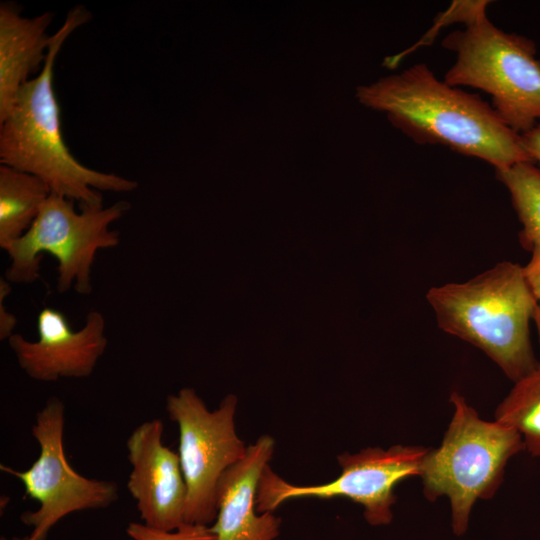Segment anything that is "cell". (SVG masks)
Instances as JSON below:
<instances>
[{
    "label": "cell",
    "instance_id": "cell-1",
    "mask_svg": "<svg viewBox=\"0 0 540 540\" xmlns=\"http://www.w3.org/2000/svg\"><path fill=\"white\" fill-rule=\"evenodd\" d=\"M356 96L364 106L384 112L419 144L446 146L495 170L533 162L521 135L505 124L491 104L438 80L424 63L359 86Z\"/></svg>",
    "mask_w": 540,
    "mask_h": 540
},
{
    "label": "cell",
    "instance_id": "cell-2",
    "mask_svg": "<svg viewBox=\"0 0 540 540\" xmlns=\"http://www.w3.org/2000/svg\"><path fill=\"white\" fill-rule=\"evenodd\" d=\"M90 19L82 5L74 6L51 35L41 71L18 91L0 121V163L40 178L51 193L73 200L79 208L102 206L101 191L125 193L138 183L80 163L65 144L61 109L54 89V65L69 36Z\"/></svg>",
    "mask_w": 540,
    "mask_h": 540
},
{
    "label": "cell",
    "instance_id": "cell-3",
    "mask_svg": "<svg viewBox=\"0 0 540 540\" xmlns=\"http://www.w3.org/2000/svg\"><path fill=\"white\" fill-rule=\"evenodd\" d=\"M426 299L441 330L480 349L513 383L538 366L530 339L538 304L523 266L501 261L465 282L431 287Z\"/></svg>",
    "mask_w": 540,
    "mask_h": 540
},
{
    "label": "cell",
    "instance_id": "cell-4",
    "mask_svg": "<svg viewBox=\"0 0 540 540\" xmlns=\"http://www.w3.org/2000/svg\"><path fill=\"white\" fill-rule=\"evenodd\" d=\"M453 416L438 448L428 449L419 477L431 502L446 496L456 536L466 533L477 500L492 498L508 461L524 450L521 435L497 421H485L457 391L450 395Z\"/></svg>",
    "mask_w": 540,
    "mask_h": 540
},
{
    "label": "cell",
    "instance_id": "cell-5",
    "mask_svg": "<svg viewBox=\"0 0 540 540\" xmlns=\"http://www.w3.org/2000/svg\"><path fill=\"white\" fill-rule=\"evenodd\" d=\"M442 46L456 54L444 82L488 93L493 109L519 135L540 122V59L532 40L484 16L448 34Z\"/></svg>",
    "mask_w": 540,
    "mask_h": 540
},
{
    "label": "cell",
    "instance_id": "cell-6",
    "mask_svg": "<svg viewBox=\"0 0 540 540\" xmlns=\"http://www.w3.org/2000/svg\"><path fill=\"white\" fill-rule=\"evenodd\" d=\"M129 209V202L118 201L108 207L77 210L73 200L51 193L29 230L5 248L10 258L5 279L10 283L35 282L47 253L58 263L59 293L73 288L79 294H90L96 254L119 245L120 233L111 226Z\"/></svg>",
    "mask_w": 540,
    "mask_h": 540
},
{
    "label": "cell",
    "instance_id": "cell-7",
    "mask_svg": "<svg viewBox=\"0 0 540 540\" xmlns=\"http://www.w3.org/2000/svg\"><path fill=\"white\" fill-rule=\"evenodd\" d=\"M236 405V397L228 395L210 411L191 388L167 397L169 418L178 425V455L187 485L185 523L209 526L215 521L219 480L247 452L235 428Z\"/></svg>",
    "mask_w": 540,
    "mask_h": 540
},
{
    "label": "cell",
    "instance_id": "cell-8",
    "mask_svg": "<svg viewBox=\"0 0 540 540\" xmlns=\"http://www.w3.org/2000/svg\"><path fill=\"white\" fill-rule=\"evenodd\" d=\"M427 451L423 446L394 445L387 449L367 447L357 453L345 452L337 456L340 475L328 483L311 486L293 485L267 465L258 486L257 511L273 512L295 498L343 497L363 507L364 518L370 525H388L393 520L396 485L420 475Z\"/></svg>",
    "mask_w": 540,
    "mask_h": 540
},
{
    "label": "cell",
    "instance_id": "cell-9",
    "mask_svg": "<svg viewBox=\"0 0 540 540\" xmlns=\"http://www.w3.org/2000/svg\"><path fill=\"white\" fill-rule=\"evenodd\" d=\"M65 406L57 397L47 400L37 412L32 435L38 442V458L26 470L0 465L2 472L18 478L30 498L38 501L34 511H25L20 520L32 527V540H45L49 531L74 512L107 508L119 497L113 481L91 479L74 470L63 448Z\"/></svg>",
    "mask_w": 540,
    "mask_h": 540
},
{
    "label": "cell",
    "instance_id": "cell-10",
    "mask_svg": "<svg viewBox=\"0 0 540 540\" xmlns=\"http://www.w3.org/2000/svg\"><path fill=\"white\" fill-rule=\"evenodd\" d=\"M37 332L35 341L14 333L8 344L19 367L41 382L90 376L108 344L105 319L96 310L87 314L82 328L73 330L63 312L44 307L37 315Z\"/></svg>",
    "mask_w": 540,
    "mask_h": 540
},
{
    "label": "cell",
    "instance_id": "cell-11",
    "mask_svg": "<svg viewBox=\"0 0 540 540\" xmlns=\"http://www.w3.org/2000/svg\"><path fill=\"white\" fill-rule=\"evenodd\" d=\"M163 431V422L155 418L127 438V489L144 524L171 531L185 523L187 485L178 453L163 444Z\"/></svg>",
    "mask_w": 540,
    "mask_h": 540
},
{
    "label": "cell",
    "instance_id": "cell-12",
    "mask_svg": "<svg viewBox=\"0 0 540 540\" xmlns=\"http://www.w3.org/2000/svg\"><path fill=\"white\" fill-rule=\"evenodd\" d=\"M275 440L260 436L245 456L228 468L217 487V515L211 527L216 540H277L281 519L257 511L262 473L272 458Z\"/></svg>",
    "mask_w": 540,
    "mask_h": 540
},
{
    "label": "cell",
    "instance_id": "cell-13",
    "mask_svg": "<svg viewBox=\"0 0 540 540\" xmlns=\"http://www.w3.org/2000/svg\"><path fill=\"white\" fill-rule=\"evenodd\" d=\"M52 12L22 15L11 1L0 4V121L10 111L18 91L38 74L46 60Z\"/></svg>",
    "mask_w": 540,
    "mask_h": 540
},
{
    "label": "cell",
    "instance_id": "cell-14",
    "mask_svg": "<svg viewBox=\"0 0 540 540\" xmlns=\"http://www.w3.org/2000/svg\"><path fill=\"white\" fill-rule=\"evenodd\" d=\"M51 191L38 177L0 165V247L21 238L32 226Z\"/></svg>",
    "mask_w": 540,
    "mask_h": 540
},
{
    "label": "cell",
    "instance_id": "cell-15",
    "mask_svg": "<svg viewBox=\"0 0 540 540\" xmlns=\"http://www.w3.org/2000/svg\"><path fill=\"white\" fill-rule=\"evenodd\" d=\"M494 420L512 427L522 437L524 450L540 458V362L514 382L495 410Z\"/></svg>",
    "mask_w": 540,
    "mask_h": 540
},
{
    "label": "cell",
    "instance_id": "cell-16",
    "mask_svg": "<svg viewBox=\"0 0 540 540\" xmlns=\"http://www.w3.org/2000/svg\"><path fill=\"white\" fill-rule=\"evenodd\" d=\"M495 172L522 225L519 240L529 250L540 243V168L533 162H521Z\"/></svg>",
    "mask_w": 540,
    "mask_h": 540
},
{
    "label": "cell",
    "instance_id": "cell-17",
    "mask_svg": "<svg viewBox=\"0 0 540 540\" xmlns=\"http://www.w3.org/2000/svg\"><path fill=\"white\" fill-rule=\"evenodd\" d=\"M132 540H216L210 526L184 523L175 530L150 527L143 522H130L126 528Z\"/></svg>",
    "mask_w": 540,
    "mask_h": 540
},
{
    "label": "cell",
    "instance_id": "cell-18",
    "mask_svg": "<svg viewBox=\"0 0 540 540\" xmlns=\"http://www.w3.org/2000/svg\"><path fill=\"white\" fill-rule=\"evenodd\" d=\"M490 1H454L450 8L441 14L437 26L461 22L465 26L487 16L486 9Z\"/></svg>",
    "mask_w": 540,
    "mask_h": 540
},
{
    "label": "cell",
    "instance_id": "cell-19",
    "mask_svg": "<svg viewBox=\"0 0 540 540\" xmlns=\"http://www.w3.org/2000/svg\"><path fill=\"white\" fill-rule=\"evenodd\" d=\"M529 251L531 258L523 266L525 280L537 302L540 305V243L533 245Z\"/></svg>",
    "mask_w": 540,
    "mask_h": 540
},
{
    "label": "cell",
    "instance_id": "cell-20",
    "mask_svg": "<svg viewBox=\"0 0 540 540\" xmlns=\"http://www.w3.org/2000/svg\"><path fill=\"white\" fill-rule=\"evenodd\" d=\"M10 282L7 279H0V339H9L14 334L17 324L16 317L7 311L4 300L11 292Z\"/></svg>",
    "mask_w": 540,
    "mask_h": 540
},
{
    "label": "cell",
    "instance_id": "cell-21",
    "mask_svg": "<svg viewBox=\"0 0 540 540\" xmlns=\"http://www.w3.org/2000/svg\"><path fill=\"white\" fill-rule=\"evenodd\" d=\"M521 140L532 161L540 168V122L522 134Z\"/></svg>",
    "mask_w": 540,
    "mask_h": 540
},
{
    "label": "cell",
    "instance_id": "cell-22",
    "mask_svg": "<svg viewBox=\"0 0 540 540\" xmlns=\"http://www.w3.org/2000/svg\"><path fill=\"white\" fill-rule=\"evenodd\" d=\"M533 322L536 325L537 332H538V338H539V344H540V305H537L535 309V313L533 316ZM540 362V359H539Z\"/></svg>",
    "mask_w": 540,
    "mask_h": 540
},
{
    "label": "cell",
    "instance_id": "cell-23",
    "mask_svg": "<svg viewBox=\"0 0 540 540\" xmlns=\"http://www.w3.org/2000/svg\"><path fill=\"white\" fill-rule=\"evenodd\" d=\"M0 540H32V539L30 538L29 535H27V536L22 537V538L14 537L13 539H7L5 537H1Z\"/></svg>",
    "mask_w": 540,
    "mask_h": 540
}]
</instances>
